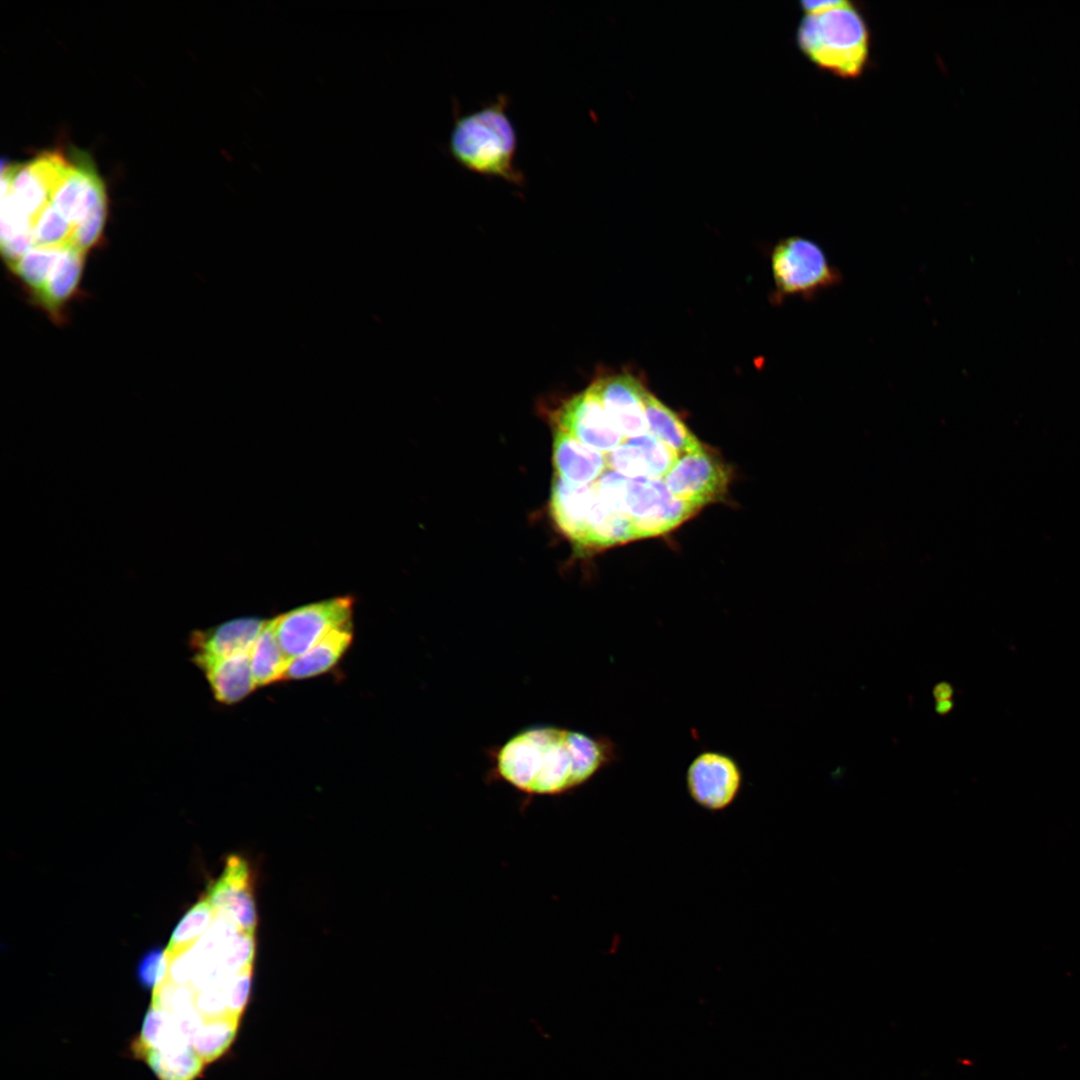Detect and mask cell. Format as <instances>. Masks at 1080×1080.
Masks as SVG:
<instances>
[{
  "label": "cell",
  "instance_id": "cell-23",
  "mask_svg": "<svg viewBox=\"0 0 1080 1080\" xmlns=\"http://www.w3.org/2000/svg\"><path fill=\"white\" fill-rule=\"evenodd\" d=\"M164 952L165 950L156 946L146 951L141 957L136 976L139 984L144 988H155L165 978L167 961Z\"/></svg>",
  "mask_w": 1080,
  "mask_h": 1080
},
{
  "label": "cell",
  "instance_id": "cell-19",
  "mask_svg": "<svg viewBox=\"0 0 1080 1080\" xmlns=\"http://www.w3.org/2000/svg\"><path fill=\"white\" fill-rule=\"evenodd\" d=\"M251 669L257 687L283 680L290 661L279 643L274 619L267 620L250 652Z\"/></svg>",
  "mask_w": 1080,
  "mask_h": 1080
},
{
  "label": "cell",
  "instance_id": "cell-4",
  "mask_svg": "<svg viewBox=\"0 0 1080 1080\" xmlns=\"http://www.w3.org/2000/svg\"><path fill=\"white\" fill-rule=\"evenodd\" d=\"M595 486L606 506L629 519L635 539L665 534L700 510L672 494L663 478H628L607 468Z\"/></svg>",
  "mask_w": 1080,
  "mask_h": 1080
},
{
  "label": "cell",
  "instance_id": "cell-12",
  "mask_svg": "<svg viewBox=\"0 0 1080 1080\" xmlns=\"http://www.w3.org/2000/svg\"><path fill=\"white\" fill-rule=\"evenodd\" d=\"M607 468L628 478H664L678 455L651 433L626 439L605 454Z\"/></svg>",
  "mask_w": 1080,
  "mask_h": 1080
},
{
  "label": "cell",
  "instance_id": "cell-26",
  "mask_svg": "<svg viewBox=\"0 0 1080 1080\" xmlns=\"http://www.w3.org/2000/svg\"><path fill=\"white\" fill-rule=\"evenodd\" d=\"M952 707L953 703L951 700L937 701L936 711L940 714H946L952 709Z\"/></svg>",
  "mask_w": 1080,
  "mask_h": 1080
},
{
  "label": "cell",
  "instance_id": "cell-10",
  "mask_svg": "<svg viewBox=\"0 0 1080 1080\" xmlns=\"http://www.w3.org/2000/svg\"><path fill=\"white\" fill-rule=\"evenodd\" d=\"M209 899L219 914L238 930L255 934L257 913L252 878L247 861L238 855H230L220 877L208 888Z\"/></svg>",
  "mask_w": 1080,
  "mask_h": 1080
},
{
  "label": "cell",
  "instance_id": "cell-20",
  "mask_svg": "<svg viewBox=\"0 0 1080 1080\" xmlns=\"http://www.w3.org/2000/svg\"><path fill=\"white\" fill-rule=\"evenodd\" d=\"M215 911L205 896L191 907L176 925L165 949V956L172 957L193 946L210 928Z\"/></svg>",
  "mask_w": 1080,
  "mask_h": 1080
},
{
  "label": "cell",
  "instance_id": "cell-25",
  "mask_svg": "<svg viewBox=\"0 0 1080 1080\" xmlns=\"http://www.w3.org/2000/svg\"><path fill=\"white\" fill-rule=\"evenodd\" d=\"M933 693L937 701L950 700L953 689L948 683L941 682L935 686Z\"/></svg>",
  "mask_w": 1080,
  "mask_h": 1080
},
{
  "label": "cell",
  "instance_id": "cell-15",
  "mask_svg": "<svg viewBox=\"0 0 1080 1080\" xmlns=\"http://www.w3.org/2000/svg\"><path fill=\"white\" fill-rule=\"evenodd\" d=\"M553 464L555 475L575 485L595 483L607 469L605 454L558 427L553 435Z\"/></svg>",
  "mask_w": 1080,
  "mask_h": 1080
},
{
  "label": "cell",
  "instance_id": "cell-2",
  "mask_svg": "<svg viewBox=\"0 0 1080 1080\" xmlns=\"http://www.w3.org/2000/svg\"><path fill=\"white\" fill-rule=\"evenodd\" d=\"M508 104V97L500 94L475 111L455 114L448 150L458 165L474 174L521 186L525 177L515 164L517 135Z\"/></svg>",
  "mask_w": 1080,
  "mask_h": 1080
},
{
  "label": "cell",
  "instance_id": "cell-7",
  "mask_svg": "<svg viewBox=\"0 0 1080 1080\" xmlns=\"http://www.w3.org/2000/svg\"><path fill=\"white\" fill-rule=\"evenodd\" d=\"M685 784L691 800L709 812L729 808L738 798L744 784L741 765L731 754L704 749L690 761Z\"/></svg>",
  "mask_w": 1080,
  "mask_h": 1080
},
{
  "label": "cell",
  "instance_id": "cell-17",
  "mask_svg": "<svg viewBox=\"0 0 1080 1080\" xmlns=\"http://www.w3.org/2000/svg\"><path fill=\"white\" fill-rule=\"evenodd\" d=\"M352 641V623L334 629L308 651L290 661L283 680H300L331 669Z\"/></svg>",
  "mask_w": 1080,
  "mask_h": 1080
},
{
  "label": "cell",
  "instance_id": "cell-5",
  "mask_svg": "<svg viewBox=\"0 0 1080 1080\" xmlns=\"http://www.w3.org/2000/svg\"><path fill=\"white\" fill-rule=\"evenodd\" d=\"M771 269L780 295L807 300L843 280L840 269L830 262L823 248L801 236L785 238L774 247Z\"/></svg>",
  "mask_w": 1080,
  "mask_h": 1080
},
{
  "label": "cell",
  "instance_id": "cell-11",
  "mask_svg": "<svg viewBox=\"0 0 1080 1080\" xmlns=\"http://www.w3.org/2000/svg\"><path fill=\"white\" fill-rule=\"evenodd\" d=\"M589 387L625 439L648 432L644 402L647 390L635 377L627 374L604 376Z\"/></svg>",
  "mask_w": 1080,
  "mask_h": 1080
},
{
  "label": "cell",
  "instance_id": "cell-24",
  "mask_svg": "<svg viewBox=\"0 0 1080 1080\" xmlns=\"http://www.w3.org/2000/svg\"><path fill=\"white\" fill-rule=\"evenodd\" d=\"M845 2V0H807L801 2V7L805 11L806 15H815L825 13L829 10L839 7Z\"/></svg>",
  "mask_w": 1080,
  "mask_h": 1080
},
{
  "label": "cell",
  "instance_id": "cell-6",
  "mask_svg": "<svg viewBox=\"0 0 1080 1080\" xmlns=\"http://www.w3.org/2000/svg\"><path fill=\"white\" fill-rule=\"evenodd\" d=\"M353 600L348 596L310 603L274 619L281 648L289 661L308 651L328 633L351 623Z\"/></svg>",
  "mask_w": 1080,
  "mask_h": 1080
},
{
  "label": "cell",
  "instance_id": "cell-13",
  "mask_svg": "<svg viewBox=\"0 0 1080 1080\" xmlns=\"http://www.w3.org/2000/svg\"><path fill=\"white\" fill-rule=\"evenodd\" d=\"M267 620L245 617L190 633L188 646L194 663L250 652Z\"/></svg>",
  "mask_w": 1080,
  "mask_h": 1080
},
{
  "label": "cell",
  "instance_id": "cell-8",
  "mask_svg": "<svg viewBox=\"0 0 1080 1080\" xmlns=\"http://www.w3.org/2000/svg\"><path fill=\"white\" fill-rule=\"evenodd\" d=\"M663 479L672 494L701 509L723 500L731 472L718 455L703 445L678 457Z\"/></svg>",
  "mask_w": 1080,
  "mask_h": 1080
},
{
  "label": "cell",
  "instance_id": "cell-18",
  "mask_svg": "<svg viewBox=\"0 0 1080 1080\" xmlns=\"http://www.w3.org/2000/svg\"><path fill=\"white\" fill-rule=\"evenodd\" d=\"M644 402L648 432L678 457L703 446L680 417L653 394L647 391Z\"/></svg>",
  "mask_w": 1080,
  "mask_h": 1080
},
{
  "label": "cell",
  "instance_id": "cell-21",
  "mask_svg": "<svg viewBox=\"0 0 1080 1080\" xmlns=\"http://www.w3.org/2000/svg\"><path fill=\"white\" fill-rule=\"evenodd\" d=\"M67 246H35L10 266L33 297L46 282Z\"/></svg>",
  "mask_w": 1080,
  "mask_h": 1080
},
{
  "label": "cell",
  "instance_id": "cell-9",
  "mask_svg": "<svg viewBox=\"0 0 1080 1080\" xmlns=\"http://www.w3.org/2000/svg\"><path fill=\"white\" fill-rule=\"evenodd\" d=\"M556 422V427L588 448L603 454L614 450L626 440L590 387L574 395L560 407Z\"/></svg>",
  "mask_w": 1080,
  "mask_h": 1080
},
{
  "label": "cell",
  "instance_id": "cell-16",
  "mask_svg": "<svg viewBox=\"0 0 1080 1080\" xmlns=\"http://www.w3.org/2000/svg\"><path fill=\"white\" fill-rule=\"evenodd\" d=\"M85 255L76 247H65L43 287L32 297L56 321L64 319V305L78 291Z\"/></svg>",
  "mask_w": 1080,
  "mask_h": 1080
},
{
  "label": "cell",
  "instance_id": "cell-3",
  "mask_svg": "<svg viewBox=\"0 0 1080 1080\" xmlns=\"http://www.w3.org/2000/svg\"><path fill=\"white\" fill-rule=\"evenodd\" d=\"M801 51L816 66L841 78L864 71L870 35L861 13L850 3L825 13L805 15L797 32Z\"/></svg>",
  "mask_w": 1080,
  "mask_h": 1080
},
{
  "label": "cell",
  "instance_id": "cell-1",
  "mask_svg": "<svg viewBox=\"0 0 1080 1080\" xmlns=\"http://www.w3.org/2000/svg\"><path fill=\"white\" fill-rule=\"evenodd\" d=\"M486 755L487 782H503L529 798L573 792L620 759L609 736L553 724L519 729Z\"/></svg>",
  "mask_w": 1080,
  "mask_h": 1080
},
{
  "label": "cell",
  "instance_id": "cell-14",
  "mask_svg": "<svg viewBox=\"0 0 1080 1080\" xmlns=\"http://www.w3.org/2000/svg\"><path fill=\"white\" fill-rule=\"evenodd\" d=\"M250 652L194 663L204 674L218 702L235 704L257 687L252 674Z\"/></svg>",
  "mask_w": 1080,
  "mask_h": 1080
},
{
  "label": "cell",
  "instance_id": "cell-22",
  "mask_svg": "<svg viewBox=\"0 0 1080 1080\" xmlns=\"http://www.w3.org/2000/svg\"><path fill=\"white\" fill-rule=\"evenodd\" d=\"M141 1056L160 1080H193L205 1064L194 1049L180 1052L148 1050Z\"/></svg>",
  "mask_w": 1080,
  "mask_h": 1080
}]
</instances>
